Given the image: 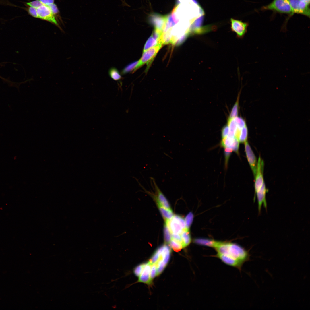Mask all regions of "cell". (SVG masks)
I'll return each instance as SVG.
<instances>
[{
    "instance_id": "6da1fadb",
    "label": "cell",
    "mask_w": 310,
    "mask_h": 310,
    "mask_svg": "<svg viewBox=\"0 0 310 310\" xmlns=\"http://www.w3.org/2000/svg\"><path fill=\"white\" fill-rule=\"evenodd\" d=\"M170 250L166 245L158 248L148 262L135 267L133 272L138 278V282L150 284L155 277L162 271L168 263Z\"/></svg>"
},
{
    "instance_id": "7a4b0ae2",
    "label": "cell",
    "mask_w": 310,
    "mask_h": 310,
    "mask_svg": "<svg viewBox=\"0 0 310 310\" xmlns=\"http://www.w3.org/2000/svg\"><path fill=\"white\" fill-rule=\"evenodd\" d=\"M214 248L216 252V257L225 264L239 270L249 259L248 251L235 243L219 241Z\"/></svg>"
},
{
    "instance_id": "3957f363",
    "label": "cell",
    "mask_w": 310,
    "mask_h": 310,
    "mask_svg": "<svg viewBox=\"0 0 310 310\" xmlns=\"http://www.w3.org/2000/svg\"><path fill=\"white\" fill-rule=\"evenodd\" d=\"M262 10H270L276 12L292 16V9L288 0H273L270 3L261 7Z\"/></svg>"
},
{
    "instance_id": "277c9868",
    "label": "cell",
    "mask_w": 310,
    "mask_h": 310,
    "mask_svg": "<svg viewBox=\"0 0 310 310\" xmlns=\"http://www.w3.org/2000/svg\"><path fill=\"white\" fill-rule=\"evenodd\" d=\"M165 224L171 234L180 235L186 228L185 219L177 215H174L170 219L165 221Z\"/></svg>"
},
{
    "instance_id": "5b68a950",
    "label": "cell",
    "mask_w": 310,
    "mask_h": 310,
    "mask_svg": "<svg viewBox=\"0 0 310 310\" xmlns=\"http://www.w3.org/2000/svg\"><path fill=\"white\" fill-rule=\"evenodd\" d=\"M39 18L49 22L61 29L56 18L50 8L44 4L36 8Z\"/></svg>"
},
{
    "instance_id": "8992f818",
    "label": "cell",
    "mask_w": 310,
    "mask_h": 310,
    "mask_svg": "<svg viewBox=\"0 0 310 310\" xmlns=\"http://www.w3.org/2000/svg\"><path fill=\"white\" fill-rule=\"evenodd\" d=\"M162 46V44H159L143 52L142 56L139 60L140 67L146 63L149 65Z\"/></svg>"
},
{
    "instance_id": "52a82bcc",
    "label": "cell",
    "mask_w": 310,
    "mask_h": 310,
    "mask_svg": "<svg viewBox=\"0 0 310 310\" xmlns=\"http://www.w3.org/2000/svg\"><path fill=\"white\" fill-rule=\"evenodd\" d=\"M288 0L294 14H300L309 17V5L301 0Z\"/></svg>"
},
{
    "instance_id": "ba28073f",
    "label": "cell",
    "mask_w": 310,
    "mask_h": 310,
    "mask_svg": "<svg viewBox=\"0 0 310 310\" xmlns=\"http://www.w3.org/2000/svg\"><path fill=\"white\" fill-rule=\"evenodd\" d=\"M264 163V161L259 156L257 162L256 175L255 177V194L261 187L264 182L263 177Z\"/></svg>"
},
{
    "instance_id": "9c48e42d",
    "label": "cell",
    "mask_w": 310,
    "mask_h": 310,
    "mask_svg": "<svg viewBox=\"0 0 310 310\" xmlns=\"http://www.w3.org/2000/svg\"><path fill=\"white\" fill-rule=\"evenodd\" d=\"M230 21L232 30L236 34L238 38H243L247 32L248 24L232 18Z\"/></svg>"
},
{
    "instance_id": "30bf717a",
    "label": "cell",
    "mask_w": 310,
    "mask_h": 310,
    "mask_svg": "<svg viewBox=\"0 0 310 310\" xmlns=\"http://www.w3.org/2000/svg\"><path fill=\"white\" fill-rule=\"evenodd\" d=\"M166 18L167 15L163 16L156 13H153L150 15L149 20L150 23L154 26V29L162 32Z\"/></svg>"
},
{
    "instance_id": "8fae6325",
    "label": "cell",
    "mask_w": 310,
    "mask_h": 310,
    "mask_svg": "<svg viewBox=\"0 0 310 310\" xmlns=\"http://www.w3.org/2000/svg\"><path fill=\"white\" fill-rule=\"evenodd\" d=\"M244 143L246 157L255 177L256 173L257 162L256 158L247 141Z\"/></svg>"
},
{
    "instance_id": "7c38bea8",
    "label": "cell",
    "mask_w": 310,
    "mask_h": 310,
    "mask_svg": "<svg viewBox=\"0 0 310 310\" xmlns=\"http://www.w3.org/2000/svg\"><path fill=\"white\" fill-rule=\"evenodd\" d=\"M268 191V189L266 188L265 182H264L262 186L260 189L257 191L255 194L254 200L255 199V195H256L258 204V210L259 214L261 212V206L263 204H264L265 208L266 209L267 208V204L266 199V194Z\"/></svg>"
},
{
    "instance_id": "4fadbf2b",
    "label": "cell",
    "mask_w": 310,
    "mask_h": 310,
    "mask_svg": "<svg viewBox=\"0 0 310 310\" xmlns=\"http://www.w3.org/2000/svg\"><path fill=\"white\" fill-rule=\"evenodd\" d=\"M183 248L189 245L190 243L191 239L189 229L186 228L180 234Z\"/></svg>"
},
{
    "instance_id": "5bb4252c",
    "label": "cell",
    "mask_w": 310,
    "mask_h": 310,
    "mask_svg": "<svg viewBox=\"0 0 310 310\" xmlns=\"http://www.w3.org/2000/svg\"><path fill=\"white\" fill-rule=\"evenodd\" d=\"M140 67L139 61H135L128 64L125 66L122 70L121 74L124 75L131 72L133 73Z\"/></svg>"
},
{
    "instance_id": "9a60e30c",
    "label": "cell",
    "mask_w": 310,
    "mask_h": 310,
    "mask_svg": "<svg viewBox=\"0 0 310 310\" xmlns=\"http://www.w3.org/2000/svg\"><path fill=\"white\" fill-rule=\"evenodd\" d=\"M219 241L214 240L202 239H197L194 240V242L196 243L213 248L217 244Z\"/></svg>"
},
{
    "instance_id": "2e32d148",
    "label": "cell",
    "mask_w": 310,
    "mask_h": 310,
    "mask_svg": "<svg viewBox=\"0 0 310 310\" xmlns=\"http://www.w3.org/2000/svg\"><path fill=\"white\" fill-rule=\"evenodd\" d=\"M157 204L159 209L165 221L169 220L173 217L174 215L172 210L166 209L160 204Z\"/></svg>"
},
{
    "instance_id": "e0dca14e",
    "label": "cell",
    "mask_w": 310,
    "mask_h": 310,
    "mask_svg": "<svg viewBox=\"0 0 310 310\" xmlns=\"http://www.w3.org/2000/svg\"><path fill=\"white\" fill-rule=\"evenodd\" d=\"M172 36L170 30L162 32L160 36V42L162 44H166L171 43Z\"/></svg>"
},
{
    "instance_id": "ac0fdd59",
    "label": "cell",
    "mask_w": 310,
    "mask_h": 310,
    "mask_svg": "<svg viewBox=\"0 0 310 310\" xmlns=\"http://www.w3.org/2000/svg\"><path fill=\"white\" fill-rule=\"evenodd\" d=\"M108 73L110 78L115 81H119L122 78L118 69L115 67L111 68L109 70Z\"/></svg>"
},
{
    "instance_id": "d6986e66",
    "label": "cell",
    "mask_w": 310,
    "mask_h": 310,
    "mask_svg": "<svg viewBox=\"0 0 310 310\" xmlns=\"http://www.w3.org/2000/svg\"><path fill=\"white\" fill-rule=\"evenodd\" d=\"M159 44L160 43L157 40L151 35L145 43L144 47L143 52L151 47L155 46Z\"/></svg>"
},
{
    "instance_id": "ffe728a7",
    "label": "cell",
    "mask_w": 310,
    "mask_h": 310,
    "mask_svg": "<svg viewBox=\"0 0 310 310\" xmlns=\"http://www.w3.org/2000/svg\"><path fill=\"white\" fill-rule=\"evenodd\" d=\"M248 130L247 126L241 129L239 134L238 140L239 142L243 143L247 141Z\"/></svg>"
},
{
    "instance_id": "44dd1931",
    "label": "cell",
    "mask_w": 310,
    "mask_h": 310,
    "mask_svg": "<svg viewBox=\"0 0 310 310\" xmlns=\"http://www.w3.org/2000/svg\"><path fill=\"white\" fill-rule=\"evenodd\" d=\"M239 94L238 95L237 101L231 110L228 118L232 119L238 116Z\"/></svg>"
},
{
    "instance_id": "7402d4cb",
    "label": "cell",
    "mask_w": 310,
    "mask_h": 310,
    "mask_svg": "<svg viewBox=\"0 0 310 310\" xmlns=\"http://www.w3.org/2000/svg\"><path fill=\"white\" fill-rule=\"evenodd\" d=\"M235 137L230 138L226 137L222 139L220 142L221 146L224 148L229 147L233 142Z\"/></svg>"
},
{
    "instance_id": "603a6c76",
    "label": "cell",
    "mask_w": 310,
    "mask_h": 310,
    "mask_svg": "<svg viewBox=\"0 0 310 310\" xmlns=\"http://www.w3.org/2000/svg\"><path fill=\"white\" fill-rule=\"evenodd\" d=\"M237 128L241 129L246 126L245 120L242 117L238 116L233 118Z\"/></svg>"
},
{
    "instance_id": "cb8c5ba5",
    "label": "cell",
    "mask_w": 310,
    "mask_h": 310,
    "mask_svg": "<svg viewBox=\"0 0 310 310\" xmlns=\"http://www.w3.org/2000/svg\"><path fill=\"white\" fill-rule=\"evenodd\" d=\"M169 243L170 247L175 251H179L183 248L181 244L173 239H171Z\"/></svg>"
},
{
    "instance_id": "d4e9b609",
    "label": "cell",
    "mask_w": 310,
    "mask_h": 310,
    "mask_svg": "<svg viewBox=\"0 0 310 310\" xmlns=\"http://www.w3.org/2000/svg\"><path fill=\"white\" fill-rule=\"evenodd\" d=\"M224 148L225 166V168H227L229 158L232 152L233 151L232 149L229 147H225Z\"/></svg>"
},
{
    "instance_id": "484cf974",
    "label": "cell",
    "mask_w": 310,
    "mask_h": 310,
    "mask_svg": "<svg viewBox=\"0 0 310 310\" xmlns=\"http://www.w3.org/2000/svg\"><path fill=\"white\" fill-rule=\"evenodd\" d=\"M193 217V214L191 212H189L186 216L185 220L186 228L189 229L192 223Z\"/></svg>"
},
{
    "instance_id": "4316f807",
    "label": "cell",
    "mask_w": 310,
    "mask_h": 310,
    "mask_svg": "<svg viewBox=\"0 0 310 310\" xmlns=\"http://www.w3.org/2000/svg\"><path fill=\"white\" fill-rule=\"evenodd\" d=\"M50 9L56 18L58 16L59 11L57 5L55 3L50 4L47 5Z\"/></svg>"
},
{
    "instance_id": "83f0119b",
    "label": "cell",
    "mask_w": 310,
    "mask_h": 310,
    "mask_svg": "<svg viewBox=\"0 0 310 310\" xmlns=\"http://www.w3.org/2000/svg\"><path fill=\"white\" fill-rule=\"evenodd\" d=\"M239 140L235 137L233 142L229 147V148L232 149L233 151L237 154L239 153Z\"/></svg>"
},
{
    "instance_id": "f1b7e54d",
    "label": "cell",
    "mask_w": 310,
    "mask_h": 310,
    "mask_svg": "<svg viewBox=\"0 0 310 310\" xmlns=\"http://www.w3.org/2000/svg\"><path fill=\"white\" fill-rule=\"evenodd\" d=\"M26 5L29 6L37 8L43 4L39 0H35L31 2H26Z\"/></svg>"
},
{
    "instance_id": "f546056e",
    "label": "cell",
    "mask_w": 310,
    "mask_h": 310,
    "mask_svg": "<svg viewBox=\"0 0 310 310\" xmlns=\"http://www.w3.org/2000/svg\"><path fill=\"white\" fill-rule=\"evenodd\" d=\"M164 235L165 241L169 243L171 239V234L166 224L164 228Z\"/></svg>"
},
{
    "instance_id": "4dcf8cb0",
    "label": "cell",
    "mask_w": 310,
    "mask_h": 310,
    "mask_svg": "<svg viewBox=\"0 0 310 310\" xmlns=\"http://www.w3.org/2000/svg\"><path fill=\"white\" fill-rule=\"evenodd\" d=\"M27 11L28 14L32 16L39 18L36 8L29 6L27 8Z\"/></svg>"
},
{
    "instance_id": "1f68e13d",
    "label": "cell",
    "mask_w": 310,
    "mask_h": 310,
    "mask_svg": "<svg viewBox=\"0 0 310 310\" xmlns=\"http://www.w3.org/2000/svg\"><path fill=\"white\" fill-rule=\"evenodd\" d=\"M188 33H187L179 38L176 41L174 45H179L183 43L187 37Z\"/></svg>"
},
{
    "instance_id": "d6a6232c",
    "label": "cell",
    "mask_w": 310,
    "mask_h": 310,
    "mask_svg": "<svg viewBox=\"0 0 310 310\" xmlns=\"http://www.w3.org/2000/svg\"><path fill=\"white\" fill-rule=\"evenodd\" d=\"M229 129L227 124L223 127L221 130V137L222 139L226 137L228 134Z\"/></svg>"
},
{
    "instance_id": "836d02e7",
    "label": "cell",
    "mask_w": 310,
    "mask_h": 310,
    "mask_svg": "<svg viewBox=\"0 0 310 310\" xmlns=\"http://www.w3.org/2000/svg\"><path fill=\"white\" fill-rule=\"evenodd\" d=\"M43 4L46 5L54 3L55 0H39Z\"/></svg>"
},
{
    "instance_id": "e575fe53",
    "label": "cell",
    "mask_w": 310,
    "mask_h": 310,
    "mask_svg": "<svg viewBox=\"0 0 310 310\" xmlns=\"http://www.w3.org/2000/svg\"><path fill=\"white\" fill-rule=\"evenodd\" d=\"M301 1H303L307 4L309 5L310 4V0H301Z\"/></svg>"
}]
</instances>
